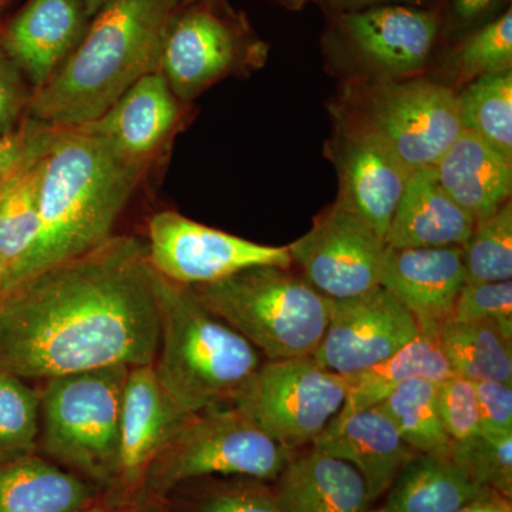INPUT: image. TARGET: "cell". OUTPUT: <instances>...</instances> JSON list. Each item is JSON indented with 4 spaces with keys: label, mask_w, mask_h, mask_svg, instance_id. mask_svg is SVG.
Returning <instances> with one entry per match:
<instances>
[{
    "label": "cell",
    "mask_w": 512,
    "mask_h": 512,
    "mask_svg": "<svg viewBox=\"0 0 512 512\" xmlns=\"http://www.w3.org/2000/svg\"><path fill=\"white\" fill-rule=\"evenodd\" d=\"M312 446L352 464L362 474L372 503L389 491L417 454L379 406L338 414Z\"/></svg>",
    "instance_id": "ffe728a7"
},
{
    "label": "cell",
    "mask_w": 512,
    "mask_h": 512,
    "mask_svg": "<svg viewBox=\"0 0 512 512\" xmlns=\"http://www.w3.org/2000/svg\"><path fill=\"white\" fill-rule=\"evenodd\" d=\"M437 384L424 377L407 380L377 406L417 453L451 456L450 440L439 412Z\"/></svg>",
    "instance_id": "f1b7e54d"
},
{
    "label": "cell",
    "mask_w": 512,
    "mask_h": 512,
    "mask_svg": "<svg viewBox=\"0 0 512 512\" xmlns=\"http://www.w3.org/2000/svg\"><path fill=\"white\" fill-rule=\"evenodd\" d=\"M180 119V100L156 72L141 77L100 119L80 127L109 140L128 160L150 165Z\"/></svg>",
    "instance_id": "d6986e66"
},
{
    "label": "cell",
    "mask_w": 512,
    "mask_h": 512,
    "mask_svg": "<svg viewBox=\"0 0 512 512\" xmlns=\"http://www.w3.org/2000/svg\"><path fill=\"white\" fill-rule=\"evenodd\" d=\"M356 3L419 2V0H352Z\"/></svg>",
    "instance_id": "bcb514c9"
},
{
    "label": "cell",
    "mask_w": 512,
    "mask_h": 512,
    "mask_svg": "<svg viewBox=\"0 0 512 512\" xmlns=\"http://www.w3.org/2000/svg\"><path fill=\"white\" fill-rule=\"evenodd\" d=\"M40 394L0 369V461L35 453Z\"/></svg>",
    "instance_id": "1f68e13d"
},
{
    "label": "cell",
    "mask_w": 512,
    "mask_h": 512,
    "mask_svg": "<svg viewBox=\"0 0 512 512\" xmlns=\"http://www.w3.org/2000/svg\"><path fill=\"white\" fill-rule=\"evenodd\" d=\"M384 495L382 507L369 512H454L498 494L478 484L453 457L417 453Z\"/></svg>",
    "instance_id": "cb8c5ba5"
},
{
    "label": "cell",
    "mask_w": 512,
    "mask_h": 512,
    "mask_svg": "<svg viewBox=\"0 0 512 512\" xmlns=\"http://www.w3.org/2000/svg\"><path fill=\"white\" fill-rule=\"evenodd\" d=\"M497 2L498 0H453V18L458 26L466 28L485 18Z\"/></svg>",
    "instance_id": "60d3db41"
},
{
    "label": "cell",
    "mask_w": 512,
    "mask_h": 512,
    "mask_svg": "<svg viewBox=\"0 0 512 512\" xmlns=\"http://www.w3.org/2000/svg\"><path fill=\"white\" fill-rule=\"evenodd\" d=\"M192 512H284L274 488L262 481L220 484L201 494L192 504Z\"/></svg>",
    "instance_id": "74e56055"
},
{
    "label": "cell",
    "mask_w": 512,
    "mask_h": 512,
    "mask_svg": "<svg viewBox=\"0 0 512 512\" xmlns=\"http://www.w3.org/2000/svg\"><path fill=\"white\" fill-rule=\"evenodd\" d=\"M512 12L476 30L457 53L458 83L468 84L487 74L512 70Z\"/></svg>",
    "instance_id": "d6a6232c"
},
{
    "label": "cell",
    "mask_w": 512,
    "mask_h": 512,
    "mask_svg": "<svg viewBox=\"0 0 512 512\" xmlns=\"http://www.w3.org/2000/svg\"><path fill=\"white\" fill-rule=\"evenodd\" d=\"M451 457L478 484L510 500L512 494V433L481 434L470 446Z\"/></svg>",
    "instance_id": "836d02e7"
},
{
    "label": "cell",
    "mask_w": 512,
    "mask_h": 512,
    "mask_svg": "<svg viewBox=\"0 0 512 512\" xmlns=\"http://www.w3.org/2000/svg\"><path fill=\"white\" fill-rule=\"evenodd\" d=\"M332 116L375 138L410 171L433 167L463 131L457 93L423 79L356 77L343 86Z\"/></svg>",
    "instance_id": "8992f818"
},
{
    "label": "cell",
    "mask_w": 512,
    "mask_h": 512,
    "mask_svg": "<svg viewBox=\"0 0 512 512\" xmlns=\"http://www.w3.org/2000/svg\"><path fill=\"white\" fill-rule=\"evenodd\" d=\"M94 504L92 484L35 454L0 461V512H69Z\"/></svg>",
    "instance_id": "d4e9b609"
},
{
    "label": "cell",
    "mask_w": 512,
    "mask_h": 512,
    "mask_svg": "<svg viewBox=\"0 0 512 512\" xmlns=\"http://www.w3.org/2000/svg\"><path fill=\"white\" fill-rule=\"evenodd\" d=\"M178 5H184V6H190L195 5V3H204V2H211V0H177Z\"/></svg>",
    "instance_id": "c3c4849f"
},
{
    "label": "cell",
    "mask_w": 512,
    "mask_h": 512,
    "mask_svg": "<svg viewBox=\"0 0 512 512\" xmlns=\"http://www.w3.org/2000/svg\"><path fill=\"white\" fill-rule=\"evenodd\" d=\"M439 29V18L433 12L403 5L377 6L338 18L343 45L372 77L382 79H409L421 72Z\"/></svg>",
    "instance_id": "5bb4252c"
},
{
    "label": "cell",
    "mask_w": 512,
    "mask_h": 512,
    "mask_svg": "<svg viewBox=\"0 0 512 512\" xmlns=\"http://www.w3.org/2000/svg\"><path fill=\"white\" fill-rule=\"evenodd\" d=\"M447 194L473 218L483 221L511 200L512 158L473 131L463 130L434 164Z\"/></svg>",
    "instance_id": "603a6c76"
},
{
    "label": "cell",
    "mask_w": 512,
    "mask_h": 512,
    "mask_svg": "<svg viewBox=\"0 0 512 512\" xmlns=\"http://www.w3.org/2000/svg\"><path fill=\"white\" fill-rule=\"evenodd\" d=\"M154 269V268H153ZM158 305V382L183 412L229 403L261 366V355L237 330L208 311L188 286L154 269Z\"/></svg>",
    "instance_id": "277c9868"
},
{
    "label": "cell",
    "mask_w": 512,
    "mask_h": 512,
    "mask_svg": "<svg viewBox=\"0 0 512 512\" xmlns=\"http://www.w3.org/2000/svg\"><path fill=\"white\" fill-rule=\"evenodd\" d=\"M47 150L23 165L0 190V259L6 271L3 291L22 278L35 251L40 232V185Z\"/></svg>",
    "instance_id": "4316f807"
},
{
    "label": "cell",
    "mask_w": 512,
    "mask_h": 512,
    "mask_svg": "<svg viewBox=\"0 0 512 512\" xmlns=\"http://www.w3.org/2000/svg\"><path fill=\"white\" fill-rule=\"evenodd\" d=\"M439 329L419 326L416 338L389 359L346 377L348 394L340 416L377 406L407 380L424 377L439 383L454 376L441 350Z\"/></svg>",
    "instance_id": "484cf974"
},
{
    "label": "cell",
    "mask_w": 512,
    "mask_h": 512,
    "mask_svg": "<svg viewBox=\"0 0 512 512\" xmlns=\"http://www.w3.org/2000/svg\"><path fill=\"white\" fill-rule=\"evenodd\" d=\"M84 10H86V15L94 16L101 9V6L107 2V0H82Z\"/></svg>",
    "instance_id": "f6af8a7d"
},
{
    "label": "cell",
    "mask_w": 512,
    "mask_h": 512,
    "mask_svg": "<svg viewBox=\"0 0 512 512\" xmlns=\"http://www.w3.org/2000/svg\"><path fill=\"white\" fill-rule=\"evenodd\" d=\"M473 383L481 433H512V383L498 380H477Z\"/></svg>",
    "instance_id": "ab89813d"
},
{
    "label": "cell",
    "mask_w": 512,
    "mask_h": 512,
    "mask_svg": "<svg viewBox=\"0 0 512 512\" xmlns=\"http://www.w3.org/2000/svg\"><path fill=\"white\" fill-rule=\"evenodd\" d=\"M136 507L138 512H168L165 510L164 505L161 504V500L144 494L140 495V501H138Z\"/></svg>",
    "instance_id": "7bdbcfd3"
},
{
    "label": "cell",
    "mask_w": 512,
    "mask_h": 512,
    "mask_svg": "<svg viewBox=\"0 0 512 512\" xmlns=\"http://www.w3.org/2000/svg\"><path fill=\"white\" fill-rule=\"evenodd\" d=\"M177 0H107L52 79L33 92L29 117L57 128L93 123L138 82L160 72Z\"/></svg>",
    "instance_id": "7a4b0ae2"
},
{
    "label": "cell",
    "mask_w": 512,
    "mask_h": 512,
    "mask_svg": "<svg viewBox=\"0 0 512 512\" xmlns=\"http://www.w3.org/2000/svg\"><path fill=\"white\" fill-rule=\"evenodd\" d=\"M463 249L386 248L380 286L409 309L419 326L440 328L466 285Z\"/></svg>",
    "instance_id": "e0dca14e"
},
{
    "label": "cell",
    "mask_w": 512,
    "mask_h": 512,
    "mask_svg": "<svg viewBox=\"0 0 512 512\" xmlns=\"http://www.w3.org/2000/svg\"><path fill=\"white\" fill-rule=\"evenodd\" d=\"M158 305L146 241L131 235L0 293V369L20 379L154 365Z\"/></svg>",
    "instance_id": "6da1fadb"
},
{
    "label": "cell",
    "mask_w": 512,
    "mask_h": 512,
    "mask_svg": "<svg viewBox=\"0 0 512 512\" xmlns=\"http://www.w3.org/2000/svg\"><path fill=\"white\" fill-rule=\"evenodd\" d=\"M476 221L441 187L433 167L410 174L386 235L387 248L463 247Z\"/></svg>",
    "instance_id": "7402d4cb"
},
{
    "label": "cell",
    "mask_w": 512,
    "mask_h": 512,
    "mask_svg": "<svg viewBox=\"0 0 512 512\" xmlns=\"http://www.w3.org/2000/svg\"><path fill=\"white\" fill-rule=\"evenodd\" d=\"M348 394L345 376L312 356L268 360L232 397V407L282 446L313 444L338 416Z\"/></svg>",
    "instance_id": "9c48e42d"
},
{
    "label": "cell",
    "mask_w": 512,
    "mask_h": 512,
    "mask_svg": "<svg viewBox=\"0 0 512 512\" xmlns=\"http://www.w3.org/2000/svg\"><path fill=\"white\" fill-rule=\"evenodd\" d=\"M454 512H511V507L501 495H493V497L464 505Z\"/></svg>",
    "instance_id": "b9f144b4"
},
{
    "label": "cell",
    "mask_w": 512,
    "mask_h": 512,
    "mask_svg": "<svg viewBox=\"0 0 512 512\" xmlns=\"http://www.w3.org/2000/svg\"><path fill=\"white\" fill-rule=\"evenodd\" d=\"M124 507H119V505H111V504H101L97 503L94 505H90V507L82 508V510L69 511V512H120Z\"/></svg>",
    "instance_id": "ee69618b"
},
{
    "label": "cell",
    "mask_w": 512,
    "mask_h": 512,
    "mask_svg": "<svg viewBox=\"0 0 512 512\" xmlns=\"http://www.w3.org/2000/svg\"><path fill=\"white\" fill-rule=\"evenodd\" d=\"M275 481L284 512H369L373 504L352 464L313 446L295 454Z\"/></svg>",
    "instance_id": "44dd1931"
},
{
    "label": "cell",
    "mask_w": 512,
    "mask_h": 512,
    "mask_svg": "<svg viewBox=\"0 0 512 512\" xmlns=\"http://www.w3.org/2000/svg\"><path fill=\"white\" fill-rule=\"evenodd\" d=\"M457 100L463 130L512 158V70L478 77Z\"/></svg>",
    "instance_id": "f546056e"
},
{
    "label": "cell",
    "mask_w": 512,
    "mask_h": 512,
    "mask_svg": "<svg viewBox=\"0 0 512 512\" xmlns=\"http://www.w3.org/2000/svg\"><path fill=\"white\" fill-rule=\"evenodd\" d=\"M57 127L26 117L19 126L0 134V190L23 165L45 153Z\"/></svg>",
    "instance_id": "8d00e7d4"
},
{
    "label": "cell",
    "mask_w": 512,
    "mask_h": 512,
    "mask_svg": "<svg viewBox=\"0 0 512 512\" xmlns=\"http://www.w3.org/2000/svg\"><path fill=\"white\" fill-rule=\"evenodd\" d=\"M6 285V271L5 266H3L2 259H0V293L3 292Z\"/></svg>",
    "instance_id": "7dc6e473"
},
{
    "label": "cell",
    "mask_w": 512,
    "mask_h": 512,
    "mask_svg": "<svg viewBox=\"0 0 512 512\" xmlns=\"http://www.w3.org/2000/svg\"><path fill=\"white\" fill-rule=\"evenodd\" d=\"M190 416L165 393L154 365L131 367L121 404L116 480L124 491L141 494L148 467Z\"/></svg>",
    "instance_id": "2e32d148"
},
{
    "label": "cell",
    "mask_w": 512,
    "mask_h": 512,
    "mask_svg": "<svg viewBox=\"0 0 512 512\" xmlns=\"http://www.w3.org/2000/svg\"><path fill=\"white\" fill-rule=\"evenodd\" d=\"M450 319L491 322L512 336V281L466 282Z\"/></svg>",
    "instance_id": "d590c367"
},
{
    "label": "cell",
    "mask_w": 512,
    "mask_h": 512,
    "mask_svg": "<svg viewBox=\"0 0 512 512\" xmlns=\"http://www.w3.org/2000/svg\"><path fill=\"white\" fill-rule=\"evenodd\" d=\"M256 46L211 2L175 12L165 35L160 72L180 101H190L241 67Z\"/></svg>",
    "instance_id": "4fadbf2b"
},
{
    "label": "cell",
    "mask_w": 512,
    "mask_h": 512,
    "mask_svg": "<svg viewBox=\"0 0 512 512\" xmlns=\"http://www.w3.org/2000/svg\"><path fill=\"white\" fill-rule=\"evenodd\" d=\"M329 157L338 171L336 201L386 241L394 211L413 171L375 138L339 123H335Z\"/></svg>",
    "instance_id": "9a60e30c"
},
{
    "label": "cell",
    "mask_w": 512,
    "mask_h": 512,
    "mask_svg": "<svg viewBox=\"0 0 512 512\" xmlns=\"http://www.w3.org/2000/svg\"><path fill=\"white\" fill-rule=\"evenodd\" d=\"M82 0H29L0 35V45L33 92L45 86L87 29Z\"/></svg>",
    "instance_id": "ac0fdd59"
},
{
    "label": "cell",
    "mask_w": 512,
    "mask_h": 512,
    "mask_svg": "<svg viewBox=\"0 0 512 512\" xmlns=\"http://www.w3.org/2000/svg\"><path fill=\"white\" fill-rule=\"evenodd\" d=\"M33 89L0 45V134L29 117Z\"/></svg>",
    "instance_id": "f35d334b"
},
{
    "label": "cell",
    "mask_w": 512,
    "mask_h": 512,
    "mask_svg": "<svg viewBox=\"0 0 512 512\" xmlns=\"http://www.w3.org/2000/svg\"><path fill=\"white\" fill-rule=\"evenodd\" d=\"M188 288L269 360L313 356L332 312V299L281 266H252Z\"/></svg>",
    "instance_id": "5b68a950"
},
{
    "label": "cell",
    "mask_w": 512,
    "mask_h": 512,
    "mask_svg": "<svg viewBox=\"0 0 512 512\" xmlns=\"http://www.w3.org/2000/svg\"><path fill=\"white\" fill-rule=\"evenodd\" d=\"M419 323L382 288L333 301L325 336L313 359L329 372L353 376L379 365L412 342Z\"/></svg>",
    "instance_id": "7c38bea8"
},
{
    "label": "cell",
    "mask_w": 512,
    "mask_h": 512,
    "mask_svg": "<svg viewBox=\"0 0 512 512\" xmlns=\"http://www.w3.org/2000/svg\"><path fill=\"white\" fill-rule=\"evenodd\" d=\"M130 369L100 367L47 379L40 394L47 454L97 483H116L121 404Z\"/></svg>",
    "instance_id": "ba28073f"
},
{
    "label": "cell",
    "mask_w": 512,
    "mask_h": 512,
    "mask_svg": "<svg viewBox=\"0 0 512 512\" xmlns=\"http://www.w3.org/2000/svg\"><path fill=\"white\" fill-rule=\"evenodd\" d=\"M463 249L467 282H500L512 278V204L476 222Z\"/></svg>",
    "instance_id": "4dcf8cb0"
},
{
    "label": "cell",
    "mask_w": 512,
    "mask_h": 512,
    "mask_svg": "<svg viewBox=\"0 0 512 512\" xmlns=\"http://www.w3.org/2000/svg\"><path fill=\"white\" fill-rule=\"evenodd\" d=\"M120 512H138L136 505H128V507H124Z\"/></svg>",
    "instance_id": "681fc988"
},
{
    "label": "cell",
    "mask_w": 512,
    "mask_h": 512,
    "mask_svg": "<svg viewBox=\"0 0 512 512\" xmlns=\"http://www.w3.org/2000/svg\"><path fill=\"white\" fill-rule=\"evenodd\" d=\"M146 244L148 261L158 274L184 286L211 284L252 266L293 265L288 247L256 244L175 211L150 218Z\"/></svg>",
    "instance_id": "30bf717a"
},
{
    "label": "cell",
    "mask_w": 512,
    "mask_h": 512,
    "mask_svg": "<svg viewBox=\"0 0 512 512\" xmlns=\"http://www.w3.org/2000/svg\"><path fill=\"white\" fill-rule=\"evenodd\" d=\"M148 167L82 127L57 128L43 165L39 238L20 279L113 237L114 224Z\"/></svg>",
    "instance_id": "3957f363"
},
{
    "label": "cell",
    "mask_w": 512,
    "mask_h": 512,
    "mask_svg": "<svg viewBox=\"0 0 512 512\" xmlns=\"http://www.w3.org/2000/svg\"><path fill=\"white\" fill-rule=\"evenodd\" d=\"M439 412L451 453L463 450L481 436L476 389L471 380L451 376L437 384Z\"/></svg>",
    "instance_id": "e575fe53"
},
{
    "label": "cell",
    "mask_w": 512,
    "mask_h": 512,
    "mask_svg": "<svg viewBox=\"0 0 512 512\" xmlns=\"http://www.w3.org/2000/svg\"><path fill=\"white\" fill-rule=\"evenodd\" d=\"M8 2H9V0H0V10H2L3 6H5L6 3H8Z\"/></svg>",
    "instance_id": "f907efd6"
},
{
    "label": "cell",
    "mask_w": 512,
    "mask_h": 512,
    "mask_svg": "<svg viewBox=\"0 0 512 512\" xmlns=\"http://www.w3.org/2000/svg\"><path fill=\"white\" fill-rule=\"evenodd\" d=\"M293 456L231 404H220L188 417L148 467L141 494L163 500L181 484L211 476L275 481Z\"/></svg>",
    "instance_id": "52a82bcc"
},
{
    "label": "cell",
    "mask_w": 512,
    "mask_h": 512,
    "mask_svg": "<svg viewBox=\"0 0 512 512\" xmlns=\"http://www.w3.org/2000/svg\"><path fill=\"white\" fill-rule=\"evenodd\" d=\"M439 342L454 376L512 383V336L494 323L448 318L440 325Z\"/></svg>",
    "instance_id": "83f0119b"
},
{
    "label": "cell",
    "mask_w": 512,
    "mask_h": 512,
    "mask_svg": "<svg viewBox=\"0 0 512 512\" xmlns=\"http://www.w3.org/2000/svg\"><path fill=\"white\" fill-rule=\"evenodd\" d=\"M386 248L365 221L335 201L288 251L309 285L332 301H343L380 286Z\"/></svg>",
    "instance_id": "8fae6325"
}]
</instances>
